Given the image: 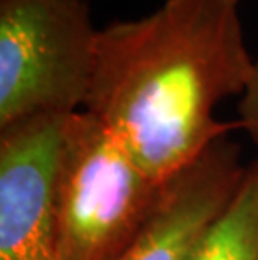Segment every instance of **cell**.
Returning <instances> with one entry per match:
<instances>
[{
    "label": "cell",
    "instance_id": "6da1fadb",
    "mask_svg": "<svg viewBox=\"0 0 258 260\" xmlns=\"http://www.w3.org/2000/svg\"><path fill=\"white\" fill-rule=\"evenodd\" d=\"M241 0H164L138 19L97 30L84 111L92 114L158 183L240 129L216 106L241 96L255 59Z\"/></svg>",
    "mask_w": 258,
    "mask_h": 260
},
{
    "label": "cell",
    "instance_id": "7a4b0ae2",
    "mask_svg": "<svg viewBox=\"0 0 258 260\" xmlns=\"http://www.w3.org/2000/svg\"><path fill=\"white\" fill-rule=\"evenodd\" d=\"M164 183L87 111L69 116L56 186V260H118Z\"/></svg>",
    "mask_w": 258,
    "mask_h": 260
},
{
    "label": "cell",
    "instance_id": "3957f363",
    "mask_svg": "<svg viewBox=\"0 0 258 260\" xmlns=\"http://www.w3.org/2000/svg\"><path fill=\"white\" fill-rule=\"evenodd\" d=\"M97 30L86 0H0V128L82 111Z\"/></svg>",
    "mask_w": 258,
    "mask_h": 260
},
{
    "label": "cell",
    "instance_id": "277c9868",
    "mask_svg": "<svg viewBox=\"0 0 258 260\" xmlns=\"http://www.w3.org/2000/svg\"><path fill=\"white\" fill-rule=\"evenodd\" d=\"M69 116L0 128V260H56L57 168Z\"/></svg>",
    "mask_w": 258,
    "mask_h": 260
},
{
    "label": "cell",
    "instance_id": "5b68a950",
    "mask_svg": "<svg viewBox=\"0 0 258 260\" xmlns=\"http://www.w3.org/2000/svg\"><path fill=\"white\" fill-rule=\"evenodd\" d=\"M246 167L240 146L223 136L164 183L156 207L118 260H188L237 191Z\"/></svg>",
    "mask_w": 258,
    "mask_h": 260
},
{
    "label": "cell",
    "instance_id": "8992f818",
    "mask_svg": "<svg viewBox=\"0 0 258 260\" xmlns=\"http://www.w3.org/2000/svg\"><path fill=\"white\" fill-rule=\"evenodd\" d=\"M188 260H258V161L203 232Z\"/></svg>",
    "mask_w": 258,
    "mask_h": 260
},
{
    "label": "cell",
    "instance_id": "52a82bcc",
    "mask_svg": "<svg viewBox=\"0 0 258 260\" xmlns=\"http://www.w3.org/2000/svg\"><path fill=\"white\" fill-rule=\"evenodd\" d=\"M238 124L251 138L258 148V57L255 59L253 73L238 103Z\"/></svg>",
    "mask_w": 258,
    "mask_h": 260
}]
</instances>
